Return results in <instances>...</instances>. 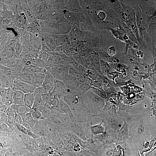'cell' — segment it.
<instances>
[{
  "label": "cell",
  "instance_id": "cell-1",
  "mask_svg": "<svg viewBox=\"0 0 156 156\" xmlns=\"http://www.w3.org/2000/svg\"><path fill=\"white\" fill-rule=\"evenodd\" d=\"M139 136L127 133H116L94 140L100 144L108 156H133L138 149Z\"/></svg>",
  "mask_w": 156,
  "mask_h": 156
},
{
  "label": "cell",
  "instance_id": "cell-5",
  "mask_svg": "<svg viewBox=\"0 0 156 156\" xmlns=\"http://www.w3.org/2000/svg\"><path fill=\"white\" fill-rule=\"evenodd\" d=\"M89 148L90 156H108L104 147L94 140Z\"/></svg>",
  "mask_w": 156,
  "mask_h": 156
},
{
  "label": "cell",
  "instance_id": "cell-9",
  "mask_svg": "<svg viewBox=\"0 0 156 156\" xmlns=\"http://www.w3.org/2000/svg\"><path fill=\"white\" fill-rule=\"evenodd\" d=\"M50 129L52 131V132H53V133H58L60 132H62L63 129V125L62 123L59 122H55L52 123V124L50 126Z\"/></svg>",
  "mask_w": 156,
  "mask_h": 156
},
{
  "label": "cell",
  "instance_id": "cell-4",
  "mask_svg": "<svg viewBox=\"0 0 156 156\" xmlns=\"http://www.w3.org/2000/svg\"><path fill=\"white\" fill-rule=\"evenodd\" d=\"M138 149L144 151L152 156H156V140L145 135H140Z\"/></svg>",
  "mask_w": 156,
  "mask_h": 156
},
{
  "label": "cell",
  "instance_id": "cell-8",
  "mask_svg": "<svg viewBox=\"0 0 156 156\" xmlns=\"http://www.w3.org/2000/svg\"><path fill=\"white\" fill-rule=\"evenodd\" d=\"M80 114L82 117H84L89 120H91L94 117L95 109L93 107L86 106L81 110Z\"/></svg>",
  "mask_w": 156,
  "mask_h": 156
},
{
  "label": "cell",
  "instance_id": "cell-3",
  "mask_svg": "<svg viewBox=\"0 0 156 156\" xmlns=\"http://www.w3.org/2000/svg\"><path fill=\"white\" fill-rule=\"evenodd\" d=\"M68 153L66 148L48 142L34 147L32 156H68Z\"/></svg>",
  "mask_w": 156,
  "mask_h": 156
},
{
  "label": "cell",
  "instance_id": "cell-10",
  "mask_svg": "<svg viewBox=\"0 0 156 156\" xmlns=\"http://www.w3.org/2000/svg\"><path fill=\"white\" fill-rule=\"evenodd\" d=\"M133 156H154L151 155L150 154L145 152L142 150L137 149V151L135 153L134 155Z\"/></svg>",
  "mask_w": 156,
  "mask_h": 156
},
{
  "label": "cell",
  "instance_id": "cell-7",
  "mask_svg": "<svg viewBox=\"0 0 156 156\" xmlns=\"http://www.w3.org/2000/svg\"><path fill=\"white\" fill-rule=\"evenodd\" d=\"M68 151V156H90L89 147L80 146Z\"/></svg>",
  "mask_w": 156,
  "mask_h": 156
},
{
  "label": "cell",
  "instance_id": "cell-2",
  "mask_svg": "<svg viewBox=\"0 0 156 156\" xmlns=\"http://www.w3.org/2000/svg\"><path fill=\"white\" fill-rule=\"evenodd\" d=\"M49 142L60 145L69 150L80 146L90 147L94 140L91 137L84 135L62 133V131L53 135Z\"/></svg>",
  "mask_w": 156,
  "mask_h": 156
},
{
  "label": "cell",
  "instance_id": "cell-6",
  "mask_svg": "<svg viewBox=\"0 0 156 156\" xmlns=\"http://www.w3.org/2000/svg\"><path fill=\"white\" fill-rule=\"evenodd\" d=\"M87 17V11L84 8H79L73 12V20L76 24H82L85 22Z\"/></svg>",
  "mask_w": 156,
  "mask_h": 156
}]
</instances>
